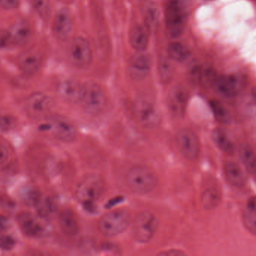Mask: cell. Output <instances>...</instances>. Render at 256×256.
<instances>
[{"instance_id":"obj_1","label":"cell","mask_w":256,"mask_h":256,"mask_svg":"<svg viewBox=\"0 0 256 256\" xmlns=\"http://www.w3.org/2000/svg\"><path fill=\"white\" fill-rule=\"evenodd\" d=\"M130 189L136 194L144 195L152 192L158 185V177L154 172L143 165L132 166L126 177Z\"/></svg>"},{"instance_id":"obj_2","label":"cell","mask_w":256,"mask_h":256,"mask_svg":"<svg viewBox=\"0 0 256 256\" xmlns=\"http://www.w3.org/2000/svg\"><path fill=\"white\" fill-rule=\"evenodd\" d=\"M106 97L102 86L94 81L84 84V92L80 104L84 110L91 116H98L104 110Z\"/></svg>"},{"instance_id":"obj_3","label":"cell","mask_w":256,"mask_h":256,"mask_svg":"<svg viewBox=\"0 0 256 256\" xmlns=\"http://www.w3.org/2000/svg\"><path fill=\"white\" fill-rule=\"evenodd\" d=\"M186 16V6L184 0H168L166 7L165 22L171 37L178 38L183 34Z\"/></svg>"},{"instance_id":"obj_4","label":"cell","mask_w":256,"mask_h":256,"mask_svg":"<svg viewBox=\"0 0 256 256\" xmlns=\"http://www.w3.org/2000/svg\"><path fill=\"white\" fill-rule=\"evenodd\" d=\"M130 215L126 210H115L105 214L98 222V230L106 237H115L127 230Z\"/></svg>"},{"instance_id":"obj_5","label":"cell","mask_w":256,"mask_h":256,"mask_svg":"<svg viewBox=\"0 0 256 256\" xmlns=\"http://www.w3.org/2000/svg\"><path fill=\"white\" fill-rule=\"evenodd\" d=\"M158 227L159 221L154 214L149 212H141L132 224V238L138 243H148L154 237Z\"/></svg>"},{"instance_id":"obj_6","label":"cell","mask_w":256,"mask_h":256,"mask_svg":"<svg viewBox=\"0 0 256 256\" xmlns=\"http://www.w3.org/2000/svg\"><path fill=\"white\" fill-rule=\"evenodd\" d=\"M104 190L103 179L97 174L84 178L76 190V197L80 202L92 206L102 196Z\"/></svg>"},{"instance_id":"obj_7","label":"cell","mask_w":256,"mask_h":256,"mask_svg":"<svg viewBox=\"0 0 256 256\" xmlns=\"http://www.w3.org/2000/svg\"><path fill=\"white\" fill-rule=\"evenodd\" d=\"M46 122L40 128L48 130L56 138L63 142H72L76 138L78 130L74 124L64 116H55L45 118Z\"/></svg>"},{"instance_id":"obj_8","label":"cell","mask_w":256,"mask_h":256,"mask_svg":"<svg viewBox=\"0 0 256 256\" xmlns=\"http://www.w3.org/2000/svg\"><path fill=\"white\" fill-rule=\"evenodd\" d=\"M54 106L52 99L40 92L32 93L25 102L26 114L32 120H40L48 118Z\"/></svg>"},{"instance_id":"obj_9","label":"cell","mask_w":256,"mask_h":256,"mask_svg":"<svg viewBox=\"0 0 256 256\" xmlns=\"http://www.w3.org/2000/svg\"><path fill=\"white\" fill-rule=\"evenodd\" d=\"M134 112L138 122L146 129H154L160 124L158 108L148 99H137L134 104Z\"/></svg>"},{"instance_id":"obj_10","label":"cell","mask_w":256,"mask_h":256,"mask_svg":"<svg viewBox=\"0 0 256 256\" xmlns=\"http://www.w3.org/2000/svg\"><path fill=\"white\" fill-rule=\"evenodd\" d=\"M69 60L74 67L86 68L91 64L92 51L88 40L82 37L74 39L69 48Z\"/></svg>"},{"instance_id":"obj_11","label":"cell","mask_w":256,"mask_h":256,"mask_svg":"<svg viewBox=\"0 0 256 256\" xmlns=\"http://www.w3.org/2000/svg\"><path fill=\"white\" fill-rule=\"evenodd\" d=\"M176 144L180 153L186 159L194 160L200 154V142L196 134L190 129H182L178 132Z\"/></svg>"},{"instance_id":"obj_12","label":"cell","mask_w":256,"mask_h":256,"mask_svg":"<svg viewBox=\"0 0 256 256\" xmlns=\"http://www.w3.org/2000/svg\"><path fill=\"white\" fill-rule=\"evenodd\" d=\"M188 92L182 86H174L168 92L167 106L170 114L174 118L184 116L188 103Z\"/></svg>"},{"instance_id":"obj_13","label":"cell","mask_w":256,"mask_h":256,"mask_svg":"<svg viewBox=\"0 0 256 256\" xmlns=\"http://www.w3.org/2000/svg\"><path fill=\"white\" fill-rule=\"evenodd\" d=\"M16 220L22 232L28 237H43L48 233L46 226L30 212H22Z\"/></svg>"},{"instance_id":"obj_14","label":"cell","mask_w":256,"mask_h":256,"mask_svg":"<svg viewBox=\"0 0 256 256\" xmlns=\"http://www.w3.org/2000/svg\"><path fill=\"white\" fill-rule=\"evenodd\" d=\"M20 72L27 76H33L42 68V57L37 51L28 50L20 55L18 60Z\"/></svg>"},{"instance_id":"obj_15","label":"cell","mask_w":256,"mask_h":256,"mask_svg":"<svg viewBox=\"0 0 256 256\" xmlns=\"http://www.w3.org/2000/svg\"><path fill=\"white\" fill-rule=\"evenodd\" d=\"M152 63L147 54L138 52L132 56L130 61L129 74L134 80L140 81L146 79L150 73Z\"/></svg>"},{"instance_id":"obj_16","label":"cell","mask_w":256,"mask_h":256,"mask_svg":"<svg viewBox=\"0 0 256 256\" xmlns=\"http://www.w3.org/2000/svg\"><path fill=\"white\" fill-rule=\"evenodd\" d=\"M57 92L62 98L72 104H80L84 84L74 80L66 79L58 84Z\"/></svg>"},{"instance_id":"obj_17","label":"cell","mask_w":256,"mask_h":256,"mask_svg":"<svg viewBox=\"0 0 256 256\" xmlns=\"http://www.w3.org/2000/svg\"><path fill=\"white\" fill-rule=\"evenodd\" d=\"M73 19L68 9L61 8L56 14L54 20V34L60 40H66L73 31Z\"/></svg>"},{"instance_id":"obj_18","label":"cell","mask_w":256,"mask_h":256,"mask_svg":"<svg viewBox=\"0 0 256 256\" xmlns=\"http://www.w3.org/2000/svg\"><path fill=\"white\" fill-rule=\"evenodd\" d=\"M242 84L239 78L233 75L218 76L215 81L214 88L220 96L226 98H233L238 94Z\"/></svg>"},{"instance_id":"obj_19","label":"cell","mask_w":256,"mask_h":256,"mask_svg":"<svg viewBox=\"0 0 256 256\" xmlns=\"http://www.w3.org/2000/svg\"><path fill=\"white\" fill-rule=\"evenodd\" d=\"M224 174L228 183L236 188H243L246 183L244 170L237 162L228 161L224 165Z\"/></svg>"},{"instance_id":"obj_20","label":"cell","mask_w":256,"mask_h":256,"mask_svg":"<svg viewBox=\"0 0 256 256\" xmlns=\"http://www.w3.org/2000/svg\"><path fill=\"white\" fill-rule=\"evenodd\" d=\"M12 43L18 46H24L28 43L32 36V28L26 20H19L15 22L10 31Z\"/></svg>"},{"instance_id":"obj_21","label":"cell","mask_w":256,"mask_h":256,"mask_svg":"<svg viewBox=\"0 0 256 256\" xmlns=\"http://www.w3.org/2000/svg\"><path fill=\"white\" fill-rule=\"evenodd\" d=\"M60 226L64 234L75 236L79 232V224L74 214L69 209H64L60 213Z\"/></svg>"},{"instance_id":"obj_22","label":"cell","mask_w":256,"mask_h":256,"mask_svg":"<svg viewBox=\"0 0 256 256\" xmlns=\"http://www.w3.org/2000/svg\"><path fill=\"white\" fill-rule=\"evenodd\" d=\"M129 40L134 50L137 52H143L148 44L147 31L142 26H136L130 32Z\"/></svg>"},{"instance_id":"obj_23","label":"cell","mask_w":256,"mask_h":256,"mask_svg":"<svg viewBox=\"0 0 256 256\" xmlns=\"http://www.w3.org/2000/svg\"><path fill=\"white\" fill-rule=\"evenodd\" d=\"M20 197L22 202L30 208H37L43 200L40 190L31 185L21 188Z\"/></svg>"},{"instance_id":"obj_24","label":"cell","mask_w":256,"mask_h":256,"mask_svg":"<svg viewBox=\"0 0 256 256\" xmlns=\"http://www.w3.org/2000/svg\"><path fill=\"white\" fill-rule=\"evenodd\" d=\"M212 140L221 150L227 154L234 152V144L228 134L221 128H216L212 134Z\"/></svg>"},{"instance_id":"obj_25","label":"cell","mask_w":256,"mask_h":256,"mask_svg":"<svg viewBox=\"0 0 256 256\" xmlns=\"http://www.w3.org/2000/svg\"><path fill=\"white\" fill-rule=\"evenodd\" d=\"M220 202L221 194L216 188H207L202 194V206L206 210L216 208L220 204Z\"/></svg>"},{"instance_id":"obj_26","label":"cell","mask_w":256,"mask_h":256,"mask_svg":"<svg viewBox=\"0 0 256 256\" xmlns=\"http://www.w3.org/2000/svg\"><path fill=\"white\" fill-rule=\"evenodd\" d=\"M240 159L246 170L250 173L256 172V154L252 148L249 144H243L239 150Z\"/></svg>"},{"instance_id":"obj_27","label":"cell","mask_w":256,"mask_h":256,"mask_svg":"<svg viewBox=\"0 0 256 256\" xmlns=\"http://www.w3.org/2000/svg\"><path fill=\"white\" fill-rule=\"evenodd\" d=\"M39 216L44 220H49L52 219L57 212L56 203L50 197L43 198L37 208Z\"/></svg>"},{"instance_id":"obj_28","label":"cell","mask_w":256,"mask_h":256,"mask_svg":"<svg viewBox=\"0 0 256 256\" xmlns=\"http://www.w3.org/2000/svg\"><path fill=\"white\" fill-rule=\"evenodd\" d=\"M210 106L216 121L221 124H230L232 121V116L228 110L218 100H212Z\"/></svg>"},{"instance_id":"obj_29","label":"cell","mask_w":256,"mask_h":256,"mask_svg":"<svg viewBox=\"0 0 256 256\" xmlns=\"http://www.w3.org/2000/svg\"><path fill=\"white\" fill-rule=\"evenodd\" d=\"M174 66L168 58H161L158 64V74L160 80L164 84H168L174 76Z\"/></svg>"},{"instance_id":"obj_30","label":"cell","mask_w":256,"mask_h":256,"mask_svg":"<svg viewBox=\"0 0 256 256\" xmlns=\"http://www.w3.org/2000/svg\"><path fill=\"white\" fill-rule=\"evenodd\" d=\"M168 52L171 60L178 62L186 61L189 57V50L188 48L179 42H173L170 44L168 48Z\"/></svg>"},{"instance_id":"obj_31","label":"cell","mask_w":256,"mask_h":256,"mask_svg":"<svg viewBox=\"0 0 256 256\" xmlns=\"http://www.w3.org/2000/svg\"><path fill=\"white\" fill-rule=\"evenodd\" d=\"M30 6L40 15L46 18L50 13L49 0H28Z\"/></svg>"},{"instance_id":"obj_32","label":"cell","mask_w":256,"mask_h":256,"mask_svg":"<svg viewBox=\"0 0 256 256\" xmlns=\"http://www.w3.org/2000/svg\"><path fill=\"white\" fill-rule=\"evenodd\" d=\"M158 10L154 6H150L146 10V22L149 30H154L158 25Z\"/></svg>"},{"instance_id":"obj_33","label":"cell","mask_w":256,"mask_h":256,"mask_svg":"<svg viewBox=\"0 0 256 256\" xmlns=\"http://www.w3.org/2000/svg\"><path fill=\"white\" fill-rule=\"evenodd\" d=\"M243 222L246 230L256 236V212L246 210L243 215Z\"/></svg>"},{"instance_id":"obj_34","label":"cell","mask_w":256,"mask_h":256,"mask_svg":"<svg viewBox=\"0 0 256 256\" xmlns=\"http://www.w3.org/2000/svg\"><path fill=\"white\" fill-rule=\"evenodd\" d=\"M202 68L203 66H200V64H194L191 66L189 72H188V76H189L191 82L195 84H200Z\"/></svg>"},{"instance_id":"obj_35","label":"cell","mask_w":256,"mask_h":256,"mask_svg":"<svg viewBox=\"0 0 256 256\" xmlns=\"http://www.w3.org/2000/svg\"><path fill=\"white\" fill-rule=\"evenodd\" d=\"M10 149L4 142L0 140V167L4 166L10 160Z\"/></svg>"},{"instance_id":"obj_36","label":"cell","mask_w":256,"mask_h":256,"mask_svg":"<svg viewBox=\"0 0 256 256\" xmlns=\"http://www.w3.org/2000/svg\"><path fill=\"white\" fill-rule=\"evenodd\" d=\"M14 239L7 234H0V249L4 251L10 250L14 248Z\"/></svg>"},{"instance_id":"obj_37","label":"cell","mask_w":256,"mask_h":256,"mask_svg":"<svg viewBox=\"0 0 256 256\" xmlns=\"http://www.w3.org/2000/svg\"><path fill=\"white\" fill-rule=\"evenodd\" d=\"M13 43H12L10 32L0 30V49L8 48Z\"/></svg>"},{"instance_id":"obj_38","label":"cell","mask_w":256,"mask_h":256,"mask_svg":"<svg viewBox=\"0 0 256 256\" xmlns=\"http://www.w3.org/2000/svg\"><path fill=\"white\" fill-rule=\"evenodd\" d=\"M12 126V118L7 116L0 114V132H4L10 129Z\"/></svg>"},{"instance_id":"obj_39","label":"cell","mask_w":256,"mask_h":256,"mask_svg":"<svg viewBox=\"0 0 256 256\" xmlns=\"http://www.w3.org/2000/svg\"><path fill=\"white\" fill-rule=\"evenodd\" d=\"M20 0H0V6L6 10H12L19 6Z\"/></svg>"},{"instance_id":"obj_40","label":"cell","mask_w":256,"mask_h":256,"mask_svg":"<svg viewBox=\"0 0 256 256\" xmlns=\"http://www.w3.org/2000/svg\"><path fill=\"white\" fill-rule=\"evenodd\" d=\"M156 256H188V255L180 250H168L160 252Z\"/></svg>"},{"instance_id":"obj_41","label":"cell","mask_w":256,"mask_h":256,"mask_svg":"<svg viewBox=\"0 0 256 256\" xmlns=\"http://www.w3.org/2000/svg\"><path fill=\"white\" fill-rule=\"evenodd\" d=\"M12 226L10 220L7 216L0 215V233L9 230Z\"/></svg>"},{"instance_id":"obj_42","label":"cell","mask_w":256,"mask_h":256,"mask_svg":"<svg viewBox=\"0 0 256 256\" xmlns=\"http://www.w3.org/2000/svg\"><path fill=\"white\" fill-rule=\"evenodd\" d=\"M246 210L256 212V196H252L249 198L246 203Z\"/></svg>"},{"instance_id":"obj_43","label":"cell","mask_w":256,"mask_h":256,"mask_svg":"<svg viewBox=\"0 0 256 256\" xmlns=\"http://www.w3.org/2000/svg\"><path fill=\"white\" fill-rule=\"evenodd\" d=\"M254 99H255L256 102V90H255V91L254 92Z\"/></svg>"}]
</instances>
